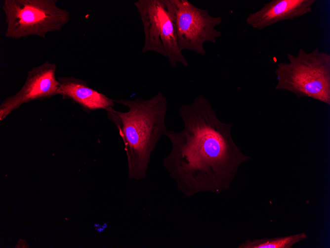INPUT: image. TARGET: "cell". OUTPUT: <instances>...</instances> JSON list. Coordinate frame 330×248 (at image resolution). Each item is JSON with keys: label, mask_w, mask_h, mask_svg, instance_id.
<instances>
[{"label": "cell", "mask_w": 330, "mask_h": 248, "mask_svg": "<svg viewBox=\"0 0 330 248\" xmlns=\"http://www.w3.org/2000/svg\"><path fill=\"white\" fill-rule=\"evenodd\" d=\"M180 131L168 130L164 136L171 149L163 165L185 197L202 192L220 194L230 188L239 167L251 158L235 143L232 125L220 120L203 95L182 104Z\"/></svg>", "instance_id": "6da1fadb"}, {"label": "cell", "mask_w": 330, "mask_h": 248, "mask_svg": "<svg viewBox=\"0 0 330 248\" xmlns=\"http://www.w3.org/2000/svg\"><path fill=\"white\" fill-rule=\"evenodd\" d=\"M127 108L125 111L114 107L106 109L107 117L119 131L124 145L127 175L130 180L146 178L151 155L167 129V98L159 92L150 99H115Z\"/></svg>", "instance_id": "7a4b0ae2"}, {"label": "cell", "mask_w": 330, "mask_h": 248, "mask_svg": "<svg viewBox=\"0 0 330 248\" xmlns=\"http://www.w3.org/2000/svg\"><path fill=\"white\" fill-rule=\"evenodd\" d=\"M288 62L277 64L276 90L290 92L298 98L308 97L330 104V54L316 48L287 53Z\"/></svg>", "instance_id": "3957f363"}, {"label": "cell", "mask_w": 330, "mask_h": 248, "mask_svg": "<svg viewBox=\"0 0 330 248\" xmlns=\"http://www.w3.org/2000/svg\"><path fill=\"white\" fill-rule=\"evenodd\" d=\"M57 0H4L6 38L19 40L31 36L44 38L61 31L69 22L70 13L57 5Z\"/></svg>", "instance_id": "277c9868"}, {"label": "cell", "mask_w": 330, "mask_h": 248, "mask_svg": "<svg viewBox=\"0 0 330 248\" xmlns=\"http://www.w3.org/2000/svg\"><path fill=\"white\" fill-rule=\"evenodd\" d=\"M134 5L143 25L142 52L153 51L167 58L170 65L184 67L189 63L178 46L175 14L171 0H138Z\"/></svg>", "instance_id": "5b68a950"}, {"label": "cell", "mask_w": 330, "mask_h": 248, "mask_svg": "<svg viewBox=\"0 0 330 248\" xmlns=\"http://www.w3.org/2000/svg\"><path fill=\"white\" fill-rule=\"evenodd\" d=\"M175 14V28L180 50L206 54V42L215 44L222 32L216 27L222 22L221 16H211L187 0H171Z\"/></svg>", "instance_id": "8992f818"}, {"label": "cell", "mask_w": 330, "mask_h": 248, "mask_svg": "<svg viewBox=\"0 0 330 248\" xmlns=\"http://www.w3.org/2000/svg\"><path fill=\"white\" fill-rule=\"evenodd\" d=\"M57 66L46 61L27 72L25 82L13 95L6 98L0 105L2 121L22 104L34 100H42L58 95L60 83L56 77Z\"/></svg>", "instance_id": "52a82bcc"}, {"label": "cell", "mask_w": 330, "mask_h": 248, "mask_svg": "<svg viewBox=\"0 0 330 248\" xmlns=\"http://www.w3.org/2000/svg\"><path fill=\"white\" fill-rule=\"evenodd\" d=\"M316 0H272L246 19L251 27L262 30L278 22L306 15L312 10Z\"/></svg>", "instance_id": "ba28073f"}, {"label": "cell", "mask_w": 330, "mask_h": 248, "mask_svg": "<svg viewBox=\"0 0 330 248\" xmlns=\"http://www.w3.org/2000/svg\"><path fill=\"white\" fill-rule=\"evenodd\" d=\"M57 80L58 95L71 99L87 113L115 106L114 99L89 87L86 80L73 76H60Z\"/></svg>", "instance_id": "9c48e42d"}, {"label": "cell", "mask_w": 330, "mask_h": 248, "mask_svg": "<svg viewBox=\"0 0 330 248\" xmlns=\"http://www.w3.org/2000/svg\"><path fill=\"white\" fill-rule=\"evenodd\" d=\"M307 237L305 233L286 237L247 240L238 248H292L293 245Z\"/></svg>", "instance_id": "30bf717a"}]
</instances>
